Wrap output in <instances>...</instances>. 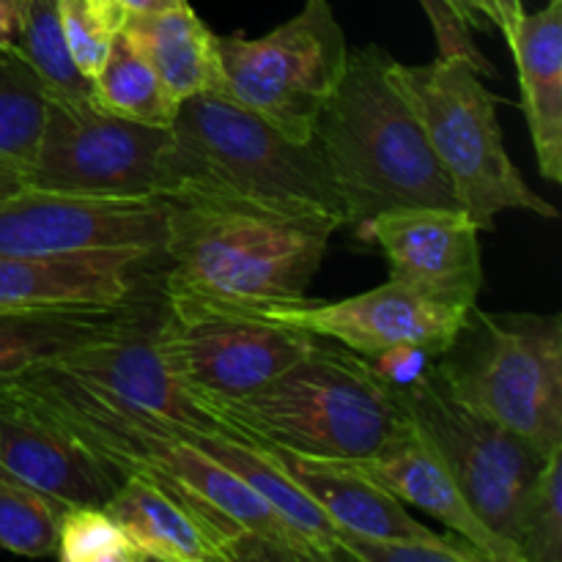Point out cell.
Returning a JSON list of instances; mask_svg holds the SVG:
<instances>
[{"label":"cell","mask_w":562,"mask_h":562,"mask_svg":"<svg viewBox=\"0 0 562 562\" xmlns=\"http://www.w3.org/2000/svg\"><path fill=\"white\" fill-rule=\"evenodd\" d=\"M162 300L220 311L305 302L344 220L212 198H165Z\"/></svg>","instance_id":"6da1fadb"},{"label":"cell","mask_w":562,"mask_h":562,"mask_svg":"<svg viewBox=\"0 0 562 562\" xmlns=\"http://www.w3.org/2000/svg\"><path fill=\"white\" fill-rule=\"evenodd\" d=\"M311 146L344 203L346 225L390 209L459 206L423 132L401 64L376 44L349 49L344 75L313 126Z\"/></svg>","instance_id":"7a4b0ae2"},{"label":"cell","mask_w":562,"mask_h":562,"mask_svg":"<svg viewBox=\"0 0 562 562\" xmlns=\"http://www.w3.org/2000/svg\"><path fill=\"white\" fill-rule=\"evenodd\" d=\"M165 198H212L344 220V203L311 143H294L223 93L181 102L165 157Z\"/></svg>","instance_id":"3957f363"},{"label":"cell","mask_w":562,"mask_h":562,"mask_svg":"<svg viewBox=\"0 0 562 562\" xmlns=\"http://www.w3.org/2000/svg\"><path fill=\"white\" fill-rule=\"evenodd\" d=\"M201 406L239 437L324 461L376 456L409 423L395 390L366 357L322 338L256 393Z\"/></svg>","instance_id":"277c9868"},{"label":"cell","mask_w":562,"mask_h":562,"mask_svg":"<svg viewBox=\"0 0 562 562\" xmlns=\"http://www.w3.org/2000/svg\"><path fill=\"white\" fill-rule=\"evenodd\" d=\"M401 77L456 201L477 228L488 231L494 217L510 209L558 217V209L536 195L510 162L497 121L499 99L470 60L439 55L423 66L401 64Z\"/></svg>","instance_id":"5b68a950"},{"label":"cell","mask_w":562,"mask_h":562,"mask_svg":"<svg viewBox=\"0 0 562 562\" xmlns=\"http://www.w3.org/2000/svg\"><path fill=\"white\" fill-rule=\"evenodd\" d=\"M481 346L437 357L450 387L547 456L562 445V318L472 311Z\"/></svg>","instance_id":"8992f818"},{"label":"cell","mask_w":562,"mask_h":562,"mask_svg":"<svg viewBox=\"0 0 562 562\" xmlns=\"http://www.w3.org/2000/svg\"><path fill=\"white\" fill-rule=\"evenodd\" d=\"M217 53L223 82L214 93L261 115L294 143H311L349 58L327 0H305L300 14L261 38L217 36Z\"/></svg>","instance_id":"52a82bcc"},{"label":"cell","mask_w":562,"mask_h":562,"mask_svg":"<svg viewBox=\"0 0 562 562\" xmlns=\"http://www.w3.org/2000/svg\"><path fill=\"white\" fill-rule=\"evenodd\" d=\"M159 305L140 311L104 338L49 360L22 376L88 401L143 426L195 439L203 434H234L214 412L203 409L170 371L159 346Z\"/></svg>","instance_id":"ba28073f"},{"label":"cell","mask_w":562,"mask_h":562,"mask_svg":"<svg viewBox=\"0 0 562 562\" xmlns=\"http://www.w3.org/2000/svg\"><path fill=\"white\" fill-rule=\"evenodd\" d=\"M393 390L412 423L442 456L483 525L514 543L516 510L549 453L541 456L514 431L467 404L439 371L437 357L417 382Z\"/></svg>","instance_id":"9c48e42d"},{"label":"cell","mask_w":562,"mask_h":562,"mask_svg":"<svg viewBox=\"0 0 562 562\" xmlns=\"http://www.w3.org/2000/svg\"><path fill=\"white\" fill-rule=\"evenodd\" d=\"M170 130L135 124L47 93L44 135L27 187L88 198H165Z\"/></svg>","instance_id":"30bf717a"},{"label":"cell","mask_w":562,"mask_h":562,"mask_svg":"<svg viewBox=\"0 0 562 562\" xmlns=\"http://www.w3.org/2000/svg\"><path fill=\"white\" fill-rule=\"evenodd\" d=\"M316 335L250 311L162 300L159 346L170 371L198 404L256 393L316 346Z\"/></svg>","instance_id":"8fae6325"},{"label":"cell","mask_w":562,"mask_h":562,"mask_svg":"<svg viewBox=\"0 0 562 562\" xmlns=\"http://www.w3.org/2000/svg\"><path fill=\"white\" fill-rule=\"evenodd\" d=\"M165 198H88L20 187L0 195V256L135 250L162 256Z\"/></svg>","instance_id":"7c38bea8"},{"label":"cell","mask_w":562,"mask_h":562,"mask_svg":"<svg viewBox=\"0 0 562 562\" xmlns=\"http://www.w3.org/2000/svg\"><path fill=\"white\" fill-rule=\"evenodd\" d=\"M472 311L445 305L398 280H387L379 289L349 296V300L324 302V305H311L305 300L296 305L258 307L250 313L285 324V327L305 329L316 338L333 340L371 360L398 344L423 346L434 357L445 355L461 338Z\"/></svg>","instance_id":"4fadbf2b"},{"label":"cell","mask_w":562,"mask_h":562,"mask_svg":"<svg viewBox=\"0 0 562 562\" xmlns=\"http://www.w3.org/2000/svg\"><path fill=\"white\" fill-rule=\"evenodd\" d=\"M382 247L390 280L445 305L475 307L483 289L481 228L459 206L390 209L357 225Z\"/></svg>","instance_id":"5bb4252c"},{"label":"cell","mask_w":562,"mask_h":562,"mask_svg":"<svg viewBox=\"0 0 562 562\" xmlns=\"http://www.w3.org/2000/svg\"><path fill=\"white\" fill-rule=\"evenodd\" d=\"M0 467L64 505H108L119 472L36 406L0 390Z\"/></svg>","instance_id":"9a60e30c"},{"label":"cell","mask_w":562,"mask_h":562,"mask_svg":"<svg viewBox=\"0 0 562 562\" xmlns=\"http://www.w3.org/2000/svg\"><path fill=\"white\" fill-rule=\"evenodd\" d=\"M340 464L360 472L362 477L382 486L401 503H409L426 514L437 516L439 521L450 527V532L481 549L488 562H521L519 549L514 543H508L483 525L475 508L467 503L456 477L450 475L442 456L428 442L426 434L412 423V417L401 428V434H395L376 456H368L360 461H340Z\"/></svg>","instance_id":"2e32d148"},{"label":"cell","mask_w":562,"mask_h":562,"mask_svg":"<svg viewBox=\"0 0 562 562\" xmlns=\"http://www.w3.org/2000/svg\"><path fill=\"white\" fill-rule=\"evenodd\" d=\"M162 256L135 250L71 256H0L3 307H115L137 300L140 263Z\"/></svg>","instance_id":"e0dca14e"},{"label":"cell","mask_w":562,"mask_h":562,"mask_svg":"<svg viewBox=\"0 0 562 562\" xmlns=\"http://www.w3.org/2000/svg\"><path fill=\"white\" fill-rule=\"evenodd\" d=\"M505 42L516 60L538 170L562 181V0H549L536 14L521 11Z\"/></svg>","instance_id":"ac0fdd59"},{"label":"cell","mask_w":562,"mask_h":562,"mask_svg":"<svg viewBox=\"0 0 562 562\" xmlns=\"http://www.w3.org/2000/svg\"><path fill=\"white\" fill-rule=\"evenodd\" d=\"M261 445L285 467V472L305 488L307 497L333 519L340 532L362 538H409L431 532L412 519L398 497L362 477L351 467L340 461L307 459L278 445Z\"/></svg>","instance_id":"d6986e66"},{"label":"cell","mask_w":562,"mask_h":562,"mask_svg":"<svg viewBox=\"0 0 562 562\" xmlns=\"http://www.w3.org/2000/svg\"><path fill=\"white\" fill-rule=\"evenodd\" d=\"M143 296L115 307H27L0 313V384L124 327Z\"/></svg>","instance_id":"ffe728a7"},{"label":"cell","mask_w":562,"mask_h":562,"mask_svg":"<svg viewBox=\"0 0 562 562\" xmlns=\"http://www.w3.org/2000/svg\"><path fill=\"white\" fill-rule=\"evenodd\" d=\"M192 442L214 461L228 467L234 475H239L252 492L261 494L263 503L316 549L318 560H349L340 549V530L333 525V519L307 497L305 488L285 472V467L261 442L239 437V434H203Z\"/></svg>","instance_id":"44dd1931"},{"label":"cell","mask_w":562,"mask_h":562,"mask_svg":"<svg viewBox=\"0 0 562 562\" xmlns=\"http://www.w3.org/2000/svg\"><path fill=\"white\" fill-rule=\"evenodd\" d=\"M124 31L151 60L154 71L179 102L198 93L220 91L217 36L201 22L192 5L159 11V14H130Z\"/></svg>","instance_id":"7402d4cb"},{"label":"cell","mask_w":562,"mask_h":562,"mask_svg":"<svg viewBox=\"0 0 562 562\" xmlns=\"http://www.w3.org/2000/svg\"><path fill=\"white\" fill-rule=\"evenodd\" d=\"M140 560L223 562L212 538L173 497L143 477H126L104 505Z\"/></svg>","instance_id":"603a6c76"},{"label":"cell","mask_w":562,"mask_h":562,"mask_svg":"<svg viewBox=\"0 0 562 562\" xmlns=\"http://www.w3.org/2000/svg\"><path fill=\"white\" fill-rule=\"evenodd\" d=\"M91 99L104 113L157 130H170L181 108L124 27L110 44L99 75L91 80Z\"/></svg>","instance_id":"cb8c5ba5"},{"label":"cell","mask_w":562,"mask_h":562,"mask_svg":"<svg viewBox=\"0 0 562 562\" xmlns=\"http://www.w3.org/2000/svg\"><path fill=\"white\" fill-rule=\"evenodd\" d=\"M47 115V88L16 47H0V168L27 187Z\"/></svg>","instance_id":"d4e9b609"},{"label":"cell","mask_w":562,"mask_h":562,"mask_svg":"<svg viewBox=\"0 0 562 562\" xmlns=\"http://www.w3.org/2000/svg\"><path fill=\"white\" fill-rule=\"evenodd\" d=\"M14 47L36 71L49 97L91 99V82L82 77L66 47L58 0H25L22 31Z\"/></svg>","instance_id":"484cf974"},{"label":"cell","mask_w":562,"mask_h":562,"mask_svg":"<svg viewBox=\"0 0 562 562\" xmlns=\"http://www.w3.org/2000/svg\"><path fill=\"white\" fill-rule=\"evenodd\" d=\"M69 505L16 481L0 467V549L22 558H49L58 543V521Z\"/></svg>","instance_id":"4316f807"},{"label":"cell","mask_w":562,"mask_h":562,"mask_svg":"<svg viewBox=\"0 0 562 562\" xmlns=\"http://www.w3.org/2000/svg\"><path fill=\"white\" fill-rule=\"evenodd\" d=\"M521 562H562V445L543 459L514 521Z\"/></svg>","instance_id":"83f0119b"},{"label":"cell","mask_w":562,"mask_h":562,"mask_svg":"<svg viewBox=\"0 0 562 562\" xmlns=\"http://www.w3.org/2000/svg\"><path fill=\"white\" fill-rule=\"evenodd\" d=\"M60 562H143L104 505H69L58 521Z\"/></svg>","instance_id":"f1b7e54d"},{"label":"cell","mask_w":562,"mask_h":562,"mask_svg":"<svg viewBox=\"0 0 562 562\" xmlns=\"http://www.w3.org/2000/svg\"><path fill=\"white\" fill-rule=\"evenodd\" d=\"M58 14L71 60L91 82L130 14L115 0H58Z\"/></svg>","instance_id":"f546056e"},{"label":"cell","mask_w":562,"mask_h":562,"mask_svg":"<svg viewBox=\"0 0 562 562\" xmlns=\"http://www.w3.org/2000/svg\"><path fill=\"white\" fill-rule=\"evenodd\" d=\"M340 549L346 558L360 562H488L481 549L461 536H439L434 530L409 538H362L340 532Z\"/></svg>","instance_id":"4dcf8cb0"},{"label":"cell","mask_w":562,"mask_h":562,"mask_svg":"<svg viewBox=\"0 0 562 562\" xmlns=\"http://www.w3.org/2000/svg\"><path fill=\"white\" fill-rule=\"evenodd\" d=\"M420 5L428 14L434 36H437L439 55H448V58L450 55L467 58L481 75H494V66L483 58L475 38H472V27L461 20L459 11L453 9L450 0H420Z\"/></svg>","instance_id":"1f68e13d"},{"label":"cell","mask_w":562,"mask_h":562,"mask_svg":"<svg viewBox=\"0 0 562 562\" xmlns=\"http://www.w3.org/2000/svg\"><path fill=\"white\" fill-rule=\"evenodd\" d=\"M434 355L423 346L415 344H398L384 349L382 355L371 357L368 366L376 371L379 379L390 384V387H406V384L417 382V379L426 373V368L431 366Z\"/></svg>","instance_id":"d6a6232c"},{"label":"cell","mask_w":562,"mask_h":562,"mask_svg":"<svg viewBox=\"0 0 562 562\" xmlns=\"http://www.w3.org/2000/svg\"><path fill=\"white\" fill-rule=\"evenodd\" d=\"M25 0H0V47H14L22 31Z\"/></svg>","instance_id":"836d02e7"},{"label":"cell","mask_w":562,"mask_h":562,"mask_svg":"<svg viewBox=\"0 0 562 562\" xmlns=\"http://www.w3.org/2000/svg\"><path fill=\"white\" fill-rule=\"evenodd\" d=\"M488 9H492V22L503 31V36L508 38L514 33L516 16L521 14V0H488Z\"/></svg>","instance_id":"e575fe53"},{"label":"cell","mask_w":562,"mask_h":562,"mask_svg":"<svg viewBox=\"0 0 562 562\" xmlns=\"http://www.w3.org/2000/svg\"><path fill=\"white\" fill-rule=\"evenodd\" d=\"M453 9L459 11L461 20L470 27H483L486 20L492 22V9H488V0H450Z\"/></svg>","instance_id":"d590c367"},{"label":"cell","mask_w":562,"mask_h":562,"mask_svg":"<svg viewBox=\"0 0 562 562\" xmlns=\"http://www.w3.org/2000/svg\"><path fill=\"white\" fill-rule=\"evenodd\" d=\"M126 14H159V11L190 5L187 0H115Z\"/></svg>","instance_id":"8d00e7d4"},{"label":"cell","mask_w":562,"mask_h":562,"mask_svg":"<svg viewBox=\"0 0 562 562\" xmlns=\"http://www.w3.org/2000/svg\"><path fill=\"white\" fill-rule=\"evenodd\" d=\"M20 187H25V184H22L20 176H14V173H9V170L0 168V195L20 190Z\"/></svg>","instance_id":"74e56055"},{"label":"cell","mask_w":562,"mask_h":562,"mask_svg":"<svg viewBox=\"0 0 562 562\" xmlns=\"http://www.w3.org/2000/svg\"><path fill=\"white\" fill-rule=\"evenodd\" d=\"M11 311H27V307H3L0 305V313H11Z\"/></svg>","instance_id":"f35d334b"}]
</instances>
